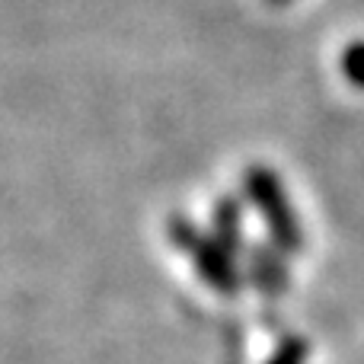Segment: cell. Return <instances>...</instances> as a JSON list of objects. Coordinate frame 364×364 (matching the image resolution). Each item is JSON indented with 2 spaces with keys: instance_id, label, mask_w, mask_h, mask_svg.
<instances>
[{
  "instance_id": "5b68a950",
  "label": "cell",
  "mask_w": 364,
  "mask_h": 364,
  "mask_svg": "<svg viewBox=\"0 0 364 364\" xmlns=\"http://www.w3.org/2000/svg\"><path fill=\"white\" fill-rule=\"evenodd\" d=\"M342 74H346V80L352 87L364 90V38L346 45V51H342Z\"/></svg>"
},
{
  "instance_id": "6da1fadb",
  "label": "cell",
  "mask_w": 364,
  "mask_h": 364,
  "mask_svg": "<svg viewBox=\"0 0 364 364\" xmlns=\"http://www.w3.org/2000/svg\"><path fill=\"white\" fill-rule=\"evenodd\" d=\"M243 186H246V198L256 205V211L262 214L265 224H269L272 240H275L284 252L301 250V243H304L301 220H297L294 208H291L282 179H278L269 166H250Z\"/></svg>"
},
{
  "instance_id": "277c9868",
  "label": "cell",
  "mask_w": 364,
  "mask_h": 364,
  "mask_svg": "<svg viewBox=\"0 0 364 364\" xmlns=\"http://www.w3.org/2000/svg\"><path fill=\"white\" fill-rule=\"evenodd\" d=\"M256 284H259L262 291H269V294L282 291L284 284H288V272H284L282 259H278V256H269V252H262V256L256 259Z\"/></svg>"
},
{
  "instance_id": "3957f363",
  "label": "cell",
  "mask_w": 364,
  "mask_h": 364,
  "mask_svg": "<svg viewBox=\"0 0 364 364\" xmlns=\"http://www.w3.org/2000/svg\"><path fill=\"white\" fill-rule=\"evenodd\" d=\"M214 230H218V243L224 246L227 252H233L240 246V208L233 198H220L218 208H214Z\"/></svg>"
},
{
  "instance_id": "52a82bcc",
  "label": "cell",
  "mask_w": 364,
  "mask_h": 364,
  "mask_svg": "<svg viewBox=\"0 0 364 364\" xmlns=\"http://www.w3.org/2000/svg\"><path fill=\"white\" fill-rule=\"evenodd\" d=\"M269 4H275V6H282V4H291V0H269Z\"/></svg>"
},
{
  "instance_id": "8992f818",
  "label": "cell",
  "mask_w": 364,
  "mask_h": 364,
  "mask_svg": "<svg viewBox=\"0 0 364 364\" xmlns=\"http://www.w3.org/2000/svg\"><path fill=\"white\" fill-rule=\"evenodd\" d=\"M269 364H304V348H301V342H288L284 348H278L275 358H272Z\"/></svg>"
},
{
  "instance_id": "7a4b0ae2",
  "label": "cell",
  "mask_w": 364,
  "mask_h": 364,
  "mask_svg": "<svg viewBox=\"0 0 364 364\" xmlns=\"http://www.w3.org/2000/svg\"><path fill=\"white\" fill-rule=\"evenodd\" d=\"M170 237L179 250L188 252V259L195 262V269H198V275L205 278V284H211V288L220 291V294H237V288H240L237 269H233L230 252H227L218 240L201 233L195 224L179 220V218L170 224Z\"/></svg>"
}]
</instances>
